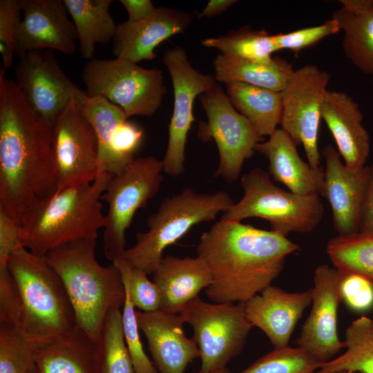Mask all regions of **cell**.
Returning <instances> with one entry per match:
<instances>
[{"instance_id":"6da1fadb","label":"cell","mask_w":373,"mask_h":373,"mask_svg":"<svg viewBox=\"0 0 373 373\" xmlns=\"http://www.w3.org/2000/svg\"><path fill=\"white\" fill-rule=\"evenodd\" d=\"M0 70V207L20 227L37 202L57 191L51 157L53 126Z\"/></svg>"},{"instance_id":"7a4b0ae2","label":"cell","mask_w":373,"mask_h":373,"mask_svg":"<svg viewBox=\"0 0 373 373\" xmlns=\"http://www.w3.org/2000/svg\"><path fill=\"white\" fill-rule=\"evenodd\" d=\"M298 248L271 230L220 220L201 235L196 248L212 278L205 295L216 303H245L271 285L286 257Z\"/></svg>"},{"instance_id":"3957f363","label":"cell","mask_w":373,"mask_h":373,"mask_svg":"<svg viewBox=\"0 0 373 373\" xmlns=\"http://www.w3.org/2000/svg\"><path fill=\"white\" fill-rule=\"evenodd\" d=\"M112 175L102 173L92 183L65 188L35 204L19 227L21 245L45 256L70 242L97 240L106 222L101 197Z\"/></svg>"},{"instance_id":"277c9868","label":"cell","mask_w":373,"mask_h":373,"mask_svg":"<svg viewBox=\"0 0 373 373\" xmlns=\"http://www.w3.org/2000/svg\"><path fill=\"white\" fill-rule=\"evenodd\" d=\"M96 240H79L45 255L60 277L71 302L77 325L99 343L106 315L123 307L126 290L114 264L103 267L95 259Z\"/></svg>"},{"instance_id":"5b68a950","label":"cell","mask_w":373,"mask_h":373,"mask_svg":"<svg viewBox=\"0 0 373 373\" xmlns=\"http://www.w3.org/2000/svg\"><path fill=\"white\" fill-rule=\"evenodd\" d=\"M19 289L23 317L21 331L36 347L72 332L77 325L65 287L45 256L21 244L8 262Z\"/></svg>"},{"instance_id":"8992f818","label":"cell","mask_w":373,"mask_h":373,"mask_svg":"<svg viewBox=\"0 0 373 373\" xmlns=\"http://www.w3.org/2000/svg\"><path fill=\"white\" fill-rule=\"evenodd\" d=\"M233 202L224 191L198 193L191 187L165 198L146 220L149 230L136 234V242L124 252L122 258L148 275L153 274L164 251L182 238L195 225L216 220Z\"/></svg>"},{"instance_id":"52a82bcc","label":"cell","mask_w":373,"mask_h":373,"mask_svg":"<svg viewBox=\"0 0 373 373\" xmlns=\"http://www.w3.org/2000/svg\"><path fill=\"white\" fill-rule=\"evenodd\" d=\"M244 195L223 213L220 220L236 221L256 217L267 221L271 231L286 236L309 233L321 221L324 208L319 195H302L276 186L269 173L251 169L241 178Z\"/></svg>"},{"instance_id":"ba28073f","label":"cell","mask_w":373,"mask_h":373,"mask_svg":"<svg viewBox=\"0 0 373 373\" xmlns=\"http://www.w3.org/2000/svg\"><path fill=\"white\" fill-rule=\"evenodd\" d=\"M82 79L88 97L106 99L120 107L128 118L153 115L166 93L161 70L145 68L121 58L88 61Z\"/></svg>"},{"instance_id":"9c48e42d","label":"cell","mask_w":373,"mask_h":373,"mask_svg":"<svg viewBox=\"0 0 373 373\" xmlns=\"http://www.w3.org/2000/svg\"><path fill=\"white\" fill-rule=\"evenodd\" d=\"M162 171V160L154 156L138 157L109 179L101 197L108 204L103 235L108 260L113 262L126 251V231L136 211L159 192Z\"/></svg>"},{"instance_id":"30bf717a","label":"cell","mask_w":373,"mask_h":373,"mask_svg":"<svg viewBox=\"0 0 373 373\" xmlns=\"http://www.w3.org/2000/svg\"><path fill=\"white\" fill-rule=\"evenodd\" d=\"M179 314L193 327L202 373L226 367L241 352L253 327L242 303H209L197 296Z\"/></svg>"},{"instance_id":"8fae6325","label":"cell","mask_w":373,"mask_h":373,"mask_svg":"<svg viewBox=\"0 0 373 373\" xmlns=\"http://www.w3.org/2000/svg\"><path fill=\"white\" fill-rule=\"evenodd\" d=\"M199 97L207 121L200 123L198 136L204 142L213 140L219 154L213 176L234 182L245 161L254 155L256 144L263 142L264 137L236 111L220 86L216 84Z\"/></svg>"},{"instance_id":"7c38bea8","label":"cell","mask_w":373,"mask_h":373,"mask_svg":"<svg viewBox=\"0 0 373 373\" xmlns=\"http://www.w3.org/2000/svg\"><path fill=\"white\" fill-rule=\"evenodd\" d=\"M330 75L314 64L294 70L280 91L283 111L280 124L305 149L308 163L320 166L318 135L321 106Z\"/></svg>"},{"instance_id":"4fadbf2b","label":"cell","mask_w":373,"mask_h":373,"mask_svg":"<svg viewBox=\"0 0 373 373\" xmlns=\"http://www.w3.org/2000/svg\"><path fill=\"white\" fill-rule=\"evenodd\" d=\"M97 135L73 99L53 126L51 157L57 191L93 182L100 175Z\"/></svg>"},{"instance_id":"5bb4252c","label":"cell","mask_w":373,"mask_h":373,"mask_svg":"<svg viewBox=\"0 0 373 373\" xmlns=\"http://www.w3.org/2000/svg\"><path fill=\"white\" fill-rule=\"evenodd\" d=\"M162 61L171 77L174 102L167 148L162 162L165 173L178 177L184 171L187 136L194 121V101L211 89L216 79L214 75L204 74L195 69L180 46L166 50Z\"/></svg>"},{"instance_id":"9a60e30c","label":"cell","mask_w":373,"mask_h":373,"mask_svg":"<svg viewBox=\"0 0 373 373\" xmlns=\"http://www.w3.org/2000/svg\"><path fill=\"white\" fill-rule=\"evenodd\" d=\"M16 83L33 110L52 126L73 99L88 97L64 73L48 50H32L19 57Z\"/></svg>"},{"instance_id":"2e32d148","label":"cell","mask_w":373,"mask_h":373,"mask_svg":"<svg viewBox=\"0 0 373 373\" xmlns=\"http://www.w3.org/2000/svg\"><path fill=\"white\" fill-rule=\"evenodd\" d=\"M341 278V273L327 265L315 269L311 312L296 340L298 347L321 364L331 360L345 347L338 333Z\"/></svg>"},{"instance_id":"e0dca14e","label":"cell","mask_w":373,"mask_h":373,"mask_svg":"<svg viewBox=\"0 0 373 373\" xmlns=\"http://www.w3.org/2000/svg\"><path fill=\"white\" fill-rule=\"evenodd\" d=\"M23 18L16 41L18 57L32 50H55L70 55L78 35L61 0H21Z\"/></svg>"},{"instance_id":"ac0fdd59","label":"cell","mask_w":373,"mask_h":373,"mask_svg":"<svg viewBox=\"0 0 373 373\" xmlns=\"http://www.w3.org/2000/svg\"><path fill=\"white\" fill-rule=\"evenodd\" d=\"M325 169L321 195L329 203L334 227L338 236L359 231L360 212L368 178L369 166L354 171L341 159L332 145L323 149Z\"/></svg>"},{"instance_id":"d6986e66","label":"cell","mask_w":373,"mask_h":373,"mask_svg":"<svg viewBox=\"0 0 373 373\" xmlns=\"http://www.w3.org/2000/svg\"><path fill=\"white\" fill-rule=\"evenodd\" d=\"M191 12L168 7L157 8L150 18L132 22L128 20L117 25L113 38V53L116 58L134 63L152 60L155 49L164 41L183 34L193 24Z\"/></svg>"},{"instance_id":"ffe728a7","label":"cell","mask_w":373,"mask_h":373,"mask_svg":"<svg viewBox=\"0 0 373 373\" xmlns=\"http://www.w3.org/2000/svg\"><path fill=\"white\" fill-rule=\"evenodd\" d=\"M312 289L289 292L270 285L244 303L246 316L259 328L274 348L289 345L294 328L312 304Z\"/></svg>"},{"instance_id":"44dd1931","label":"cell","mask_w":373,"mask_h":373,"mask_svg":"<svg viewBox=\"0 0 373 373\" xmlns=\"http://www.w3.org/2000/svg\"><path fill=\"white\" fill-rule=\"evenodd\" d=\"M136 317L160 373H184L189 363L200 356L194 339L184 334L179 314L136 311Z\"/></svg>"},{"instance_id":"7402d4cb","label":"cell","mask_w":373,"mask_h":373,"mask_svg":"<svg viewBox=\"0 0 373 373\" xmlns=\"http://www.w3.org/2000/svg\"><path fill=\"white\" fill-rule=\"evenodd\" d=\"M321 118L332 133L344 164L354 171L364 168L370 153V135L363 124L358 103L345 92L327 90Z\"/></svg>"},{"instance_id":"603a6c76","label":"cell","mask_w":373,"mask_h":373,"mask_svg":"<svg viewBox=\"0 0 373 373\" xmlns=\"http://www.w3.org/2000/svg\"><path fill=\"white\" fill-rule=\"evenodd\" d=\"M297 145L287 133L277 128L267 141L257 144L255 151L267 159L269 174L289 191L302 195H321L325 170L303 161Z\"/></svg>"},{"instance_id":"cb8c5ba5","label":"cell","mask_w":373,"mask_h":373,"mask_svg":"<svg viewBox=\"0 0 373 373\" xmlns=\"http://www.w3.org/2000/svg\"><path fill=\"white\" fill-rule=\"evenodd\" d=\"M160 289V309L180 314L212 280L211 272L200 257L163 256L153 274Z\"/></svg>"},{"instance_id":"d4e9b609","label":"cell","mask_w":373,"mask_h":373,"mask_svg":"<svg viewBox=\"0 0 373 373\" xmlns=\"http://www.w3.org/2000/svg\"><path fill=\"white\" fill-rule=\"evenodd\" d=\"M39 373H100L99 343L77 326L52 343L37 347Z\"/></svg>"},{"instance_id":"484cf974","label":"cell","mask_w":373,"mask_h":373,"mask_svg":"<svg viewBox=\"0 0 373 373\" xmlns=\"http://www.w3.org/2000/svg\"><path fill=\"white\" fill-rule=\"evenodd\" d=\"M332 12L344 32L343 48L347 58L361 71L373 75V11L372 0H341Z\"/></svg>"},{"instance_id":"4316f807","label":"cell","mask_w":373,"mask_h":373,"mask_svg":"<svg viewBox=\"0 0 373 373\" xmlns=\"http://www.w3.org/2000/svg\"><path fill=\"white\" fill-rule=\"evenodd\" d=\"M216 81L240 82L280 92L294 71L292 64L279 57L258 62L218 55L213 61Z\"/></svg>"},{"instance_id":"83f0119b","label":"cell","mask_w":373,"mask_h":373,"mask_svg":"<svg viewBox=\"0 0 373 373\" xmlns=\"http://www.w3.org/2000/svg\"><path fill=\"white\" fill-rule=\"evenodd\" d=\"M226 85L231 103L260 136H269L277 129L283 111L280 92L240 82Z\"/></svg>"},{"instance_id":"f1b7e54d","label":"cell","mask_w":373,"mask_h":373,"mask_svg":"<svg viewBox=\"0 0 373 373\" xmlns=\"http://www.w3.org/2000/svg\"><path fill=\"white\" fill-rule=\"evenodd\" d=\"M78 35L82 57L93 59L95 45L113 39L117 25L111 14V0H64Z\"/></svg>"},{"instance_id":"f546056e","label":"cell","mask_w":373,"mask_h":373,"mask_svg":"<svg viewBox=\"0 0 373 373\" xmlns=\"http://www.w3.org/2000/svg\"><path fill=\"white\" fill-rule=\"evenodd\" d=\"M344 343V353L321 363L314 373H373V318L363 316L353 321L345 330Z\"/></svg>"},{"instance_id":"4dcf8cb0","label":"cell","mask_w":373,"mask_h":373,"mask_svg":"<svg viewBox=\"0 0 373 373\" xmlns=\"http://www.w3.org/2000/svg\"><path fill=\"white\" fill-rule=\"evenodd\" d=\"M81 109L97 135L99 173L114 175L115 167L111 151L112 140L117 126L128 118L120 107L100 96H88L81 105Z\"/></svg>"},{"instance_id":"1f68e13d","label":"cell","mask_w":373,"mask_h":373,"mask_svg":"<svg viewBox=\"0 0 373 373\" xmlns=\"http://www.w3.org/2000/svg\"><path fill=\"white\" fill-rule=\"evenodd\" d=\"M202 44L217 49L220 54L229 57L258 62L271 61L272 54L278 51L272 35L249 26L231 30L225 35L205 39Z\"/></svg>"},{"instance_id":"d6a6232c","label":"cell","mask_w":373,"mask_h":373,"mask_svg":"<svg viewBox=\"0 0 373 373\" xmlns=\"http://www.w3.org/2000/svg\"><path fill=\"white\" fill-rule=\"evenodd\" d=\"M326 252L339 271L361 276L373 285V233L337 235L327 242Z\"/></svg>"},{"instance_id":"836d02e7","label":"cell","mask_w":373,"mask_h":373,"mask_svg":"<svg viewBox=\"0 0 373 373\" xmlns=\"http://www.w3.org/2000/svg\"><path fill=\"white\" fill-rule=\"evenodd\" d=\"M100 373H135L122 329L119 308L109 310L99 342Z\"/></svg>"},{"instance_id":"e575fe53","label":"cell","mask_w":373,"mask_h":373,"mask_svg":"<svg viewBox=\"0 0 373 373\" xmlns=\"http://www.w3.org/2000/svg\"><path fill=\"white\" fill-rule=\"evenodd\" d=\"M36 349L19 329L0 324V373L37 370Z\"/></svg>"},{"instance_id":"d590c367","label":"cell","mask_w":373,"mask_h":373,"mask_svg":"<svg viewBox=\"0 0 373 373\" xmlns=\"http://www.w3.org/2000/svg\"><path fill=\"white\" fill-rule=\"evenodd\" d=\"M321 363L299 347L274 348L239 373H314Z\"/></svg>"},{"instance_id":"8d00e7d4","label":"cell","mask_w":373,"mask_h":373,"mask_svg":"<svg viewBox=\"0 0 373 373\" xmlns=\"http://www.w3.org/2000/svg\"><path fill=\"white\" fill-rule=\"evenodd\" d=\"M112 262L119 269L124 286L135 307L145 312L160 309V289L155 282L148 278L145 271L131 266L122 258Z\"/></svg>"},{"instance_id":"74e56055","label":"cell","mask_w":373,"mask_h":373,"mask_svg":"<svg viewBox=\"0 0 373 373\" xmlns=\"http://www.w3.org/2000/svg\"><path fill=\"white\" fill-rule=\"evenodd\" d=\"M125 290L126 300L122 313V329L135 373H157L155 365L149 358L143 349L140 338L136 310L126 287Z\"/></svg>"},{"instance_id":"f35d334b","label":"cell","mask_w":373,"mask_h":373,"mask_svg":"<svg viewBox=\"0 0 373 373\" xmlns=\"http://www.w3.org/2000/svg\"><path fill=\"white\" fill-rule=\"evenodd\" d=\"M338 22L331 18L324 23L287 33L272 35L273 41L278 50L287 49L296 55L304 48L312 46L324 38L340 31Z\"/></svg>"},{"instance_id":"ab89813d","label":"cell","mask_w":373,"mask_h":373,"mask_svg":"<svg viewBox=\"0 0 373 373\" xmlns=\"http://www.w3.org/2000/svg\"><path fill=\"white\" fill-rule=\"evenodd\" d=\"M21 12V0L0 1V52L5 70L12 64Z\"/></svg>"},{"instance_id":"60d3db41","label":"cell","mask_w":373,"mask_h":373,"mask_svg":"<svg viewBox=\"0 0 373 373\" xmlns=\"http://www.w3.org/2000/svg\"><path fill=\"white\" fill-rule=\"evenodd\" d=\"M23 305L17 283L8 268L0 269V324L21 329Z\"/></svg>"},{"instance_id":"b9f144b4","label":"cell","mask_w":373,"mask_h":373,"mask_svg":"<svg viewBox=\"0 0 373 373\" xmlns=\"http://www.w3.org/2000/svg\"><path fill=\"white\" fill-rule=\"evenodd\" d=\"M341 274V294L342 300L347 307L356 312H364L372 308L373 285L367 279L358 274L343 273Z\"/></svg>"},{"instance_id":"7bdbcfd3","label":"cell","mask_w":373,"mask_h":373,"mask_svg":"<svg viewBox=\"0 0 373 373\" xmlns=\"http://www.w3.org/2000/svg\"><path fill=\"white\" fill-rule=\"evenodd\" d=\"M20 244L19 224L0 207V269L8 267L10 256Z\"/></svg>"},{"instance_id":"ee69618b","label":"cell","mask_w":373,"mask_h":373,"mask_svg":"<svg viewBox=\"0 0 373 373\" xmlns=\"http://www.w3.org/2000/svg\"><path fill=\"white\" fill-rule=\"evenodd\" d=\"M358 233H373V163L369 166L368 178L361 207Z\"/></svg>"},{"instance_id":"f6af8a7d","label":"cell","mask_w":373,"mask_h":373,"mask_svg":"<svg viewBox=\"0 0 373 373\" xmlns=\"http://www.w3.org/2000/svg\"><path fill=\"white\" fill-rule=\"evenodd\" d=\"M126 8L128 21L138 22L152 17L157 8L150 0H120Z\"/></svg>"},{"instance_id":"bcb514c9","label":"cell","mask_w":373,"mask_h":373,"mask_svg":"<svg viewBox=\"0 0 373 373\" xmlns=\"http://www.w3.org/2000/svg\"><path fill=\"white\" fill-rule=\"evenodd\" d=\"M237 2L236 0H211L202 11L199 13L198 18H210L220 15Z\"/></svg>"},{"instance_id":"7dc6e473","label":"cell","mask_w":373,"mask_h":373,"mask_svg":"<svg viewBox=\"0 0 373 373\" xmlns=\"http://www.w3.org/2000/svg\"><path fill=\"white\" fill-rule=\"evenodd\" d=\"M196 373H202V372L199 371L198 372H196ZM208 373H230V372L228 370V369H227L226 367H224V368L219 369V370H215V371H212V372H208Z\"/></svg>"},{"instance_id":"c3c4849f","label":"cell","mask_w":373,"mask_h":373,"mask_svg":"<svg viewBox=\"0 0 373 373\" xmlns=\"http://www.w3.org/2000/svg\"><path fill=\"white\" fill-rule=\"evenodd\" d=\"M336 373H356V372H349V371H341V372H338Z\"/></svg>"},{"instance_id":"681fc988","label":"cell","mask_w":373,"mask_h":373,"mask_svg":"<svg viewBox=\"0 0 373 373\" xmlns=\"http://www.w3.org/2000/svg\"><path fill=\"white\" fill-rule=\"evenodd\" d=\"M371 10L373 11V0H372Z\"/></svg>"},{"instance_id":"f907efd6","label":"cell","mask_w":373,"mask_h":373,"mask_svg":"<svg viewBox=\"0 0 373 373\" xmlns=\"http://www.w3.org/2000/svg\"><path fill=\"white\" fill-rule=\"evenodd\" d=\"M30 373H39L37 370H35L34 372H30Z\"/></svg>"},{"instance_id":"816d5d0a","label":"cell","mask_w":373,"mask_h":373,"mask_svg":"<svg viewBox=\"0 0 373 373\" xmlns=\"http://www.w3.org/2000/svg\"><path fill=\"white\" fill-rule=\"evenodd\" d=\"M372 86H373V78H372Z\"/></svg>"}]
</instances>
